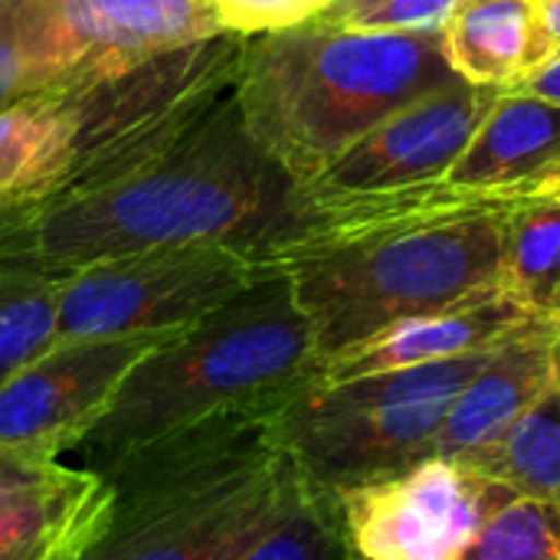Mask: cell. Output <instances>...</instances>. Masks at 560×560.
Segmentation results:
<instances>
[{"label": "cell", "mask_w": 560, "mask_h": 560, "mask_svg": "<svg viewBox=\"0 0 560 560\" xmlns=\"http://www.w3.org/2000/svg\"><path fill=\"white\" fill-rule=\"evenodd\" d=\"M443 39L463 82L509 92L538 62L535 0H459Z\"/></svg>", "instance_id": "obj_15"}, {"label": "cell", "mask_w": 560, "mask_h": 560, "mask_svg": "<svg viewBox=\"0 0 560 560\" xmlns=\"http://www.w3.org/2000/svg\"><path fill=\"white\" fill-rule=\"evenodd\" d=\"M509 92H525V95H538V98H548L560 105V52L538 62L535 69H528Z\"/></svg>", "instance_id": "obj_26"}, {"label": "cell", "mask_w": 560, "mask_h": 560, "mask_svg": "<svg viewBox=\"0 0 560 560\" xmlns=\"http://www.w3.org/2000/svg\"><path fill=\"white\" fill-rule=\"evenodd\" d=\"M505 210L364 233L282 259L279 269L289 272L295 299L312 322L318 361L397 322L505 292Z\"/></svg>", "instance_id": "obj_5"}, {"label": "cell", "mask_w": 560, "mask_h": 560, "mask_svg": "<svg viewBox=\"0 0 560 560\" xmlns=\"http://www.w3.org/2000/svg\"><path fill=\"white\" fill-rule=\"evenodd\" d=\"M69 158V121L49 89L0 108V207L46 200L62 184Z\"/></svg>", "instance_id": "obj_16"}, {"label": "cell", "mask_w": 560, "mask_h": 560, "mask_svg": "<svg viewBox=\"0 0 560 560\" xmlns=\"http://www.w3.org/2000/svg\"><path fill=\"white\" fill-rule=\"evenodd\" d=\"M236 560H361L354 551L338 495L308 476L285 512Z\"/></svg>", "instance_id": "obj_20"}, {"label": "cell", "mask_w": 560, "mask_h": 560, "mask_svg": "<svg viewBox=\"0 0 560 560\" xmlns=\"http://www.w3.org/2000/svg\"><path fill=\"white\" fill-rule=\"evenodd\" d=\"M466 466L502 482L518 499L548 505L560 522V381Z\"/></svg>", "instance_id": "obj_18"}, {"label": "cell", "mask_w": 560, "mask_h": 560, "mask_svg": "<svg viewBox=\"0 0 560 560\" xmlns=\"http://www.w3.org/2000/svg\"><path fill=\"white\" fill-rule=\"evenodd\" d=\"M66 472H69V463L62 459H36V456H23L13 450H0V502L46 489L59 482Z\"/></svg>", "instance_id": "obj_25"}, {"label": "cell", "mask_w": 560, "mask_h": 560, "mask_svg": "<svg viewBox=\"0 0 560 560\" xmlns=\"http://www.w3.org/2000/svg\"><path fill=\"white\" fill-rule=\"evenodd\" d=\"M98 476L108 509L82 560H236L305 479L272 413H226L164 433Z\"/></svg>", "instance_id": "obj_2"}, {"label": "cell", "mask_w": 560, "mask_h": 560, "mask_svg": "<svg viewBox=\"0 0 560 560\" xmlns=\"http://www.w3.org/2000/svg\"><path fill=\"white\" fill-rule=\"evenodd\" d=\"M318 345L285 269L272 266L220 308L148 351L105 417L72 450L92 472L164 433L226 413H279L315 384Z\"/></svg>", "instance_id": "obj_3"}, {"label": "cell", "mask_w": 560, "mask_h": 560, "mask_svg": "<svg viewBox=\"0 0 560 560\" xmlns=\"http://www.w3.org/2000/svg\"><path fill=\"white\" fill-rule=\"evenodd\" d=\"M59 285L62 276L0 259V384L56 345Z\"/></svg>", "instance_id": "obj_19"}, {"label": "cell", "mask_w": 560, "mask_h": 560, "mask_svg": "<svg viewBox=\"0 0 560 560\" xmlns=\"http://www.w3.org/2000/svg\"><path fill=\"white\" fill-rule=\"evenodd\" d=\"M502 289L538 322L560 325V200L522 197L502 213Z\"/></svg>", "instance_id": "obj_17"}, {"label": "cell", "mask_w": 560, "mask_h": 560, "mask_svg": "<svg viewBox=\"0 0 560 560\" xmlns=\"http://www.w3.org/2000/svg\"><path fill=\"white\" fill-rule=\"evenodd\" d=\"M85 551H89V545L85 541H75V545L36 548V551H10V555H0V560H82Z\"/></svg>", "instance_id": "obj_28"}, {"label": "cell", "mask_w": 560, "mask_h": 560, "mask_svg": "<svg viewBox=\"0 0 560 560\" xmlns=\"http://www.w3.org/2000/svg\"><path fill=\"white\" fill-rule=\"evenodd\" d=\"M459 82L443 30L381 33L308 20L246 36L236 102L253 138L302 187L394 112Z\"/></svg>", "instance_id": "obj_4"}, {"label": "cell", "mask_w": 560, "mask_h": 560, "mask_svg": "<svg viewBox=\"0 0 560 560\" xmlns=\"http://www.w3.org/2000/svg\"><path fill=\"white\" fill-rule=\"evenodd\" d=\"M486 358L489 351L312 384L276 413L279 440L295 466L335 495L397 476L436 453L453 400Z\"/></svg>", "instance_id": "obj_6"}, {"label": "cell", "mask_w": 560, "mask_h": 560, "mask_svg": "<svg viewBox=\"0 0 560 560\" xmlns=\"http://www.w3.org/2000/svg\"><path fill=\"white\" fill-rule=\"evenodd\" d=\"M292 197V177L246 128L233 89L131 171L79 194L0 207V259L69 276L128 253L233 243L269 262L289 233Z\"/></svg>", "instance_id": "obj_1"}, {"label": "cell", "mask_w": 560, "mask_h": 560, "mask_svg": "<svg viewBox=\"0 0 560 560\" xmlns=\"http://www.w3.org/2000/svg\"><path fill=\"white\" fill-rule=\"evenodd\" d=\"M535 20H538V62H545L560 52V0H535Z\"/></svg>", "instance_id": "obj_27"}, {"label": "cell", "mask_w": 560, "mask_h": 560, "mask_svg": "<svg viewBox=\"0 0 560 560\" xmlns=\"http://www.w3.org/2000/svg\"><path fill=\"white\" fill-rule=\"evenodd\" d=\"M171 335L56 341L26 361L0 384V450L69 456L105 417L128 371Z\"/></svg>", "instance_id": "obj_10"}, {"label": "cell", "mask_w": 560, "mask_h": 560, "mask_svg": "<svg viewBox=\"0 0 560 560\" xmlns=\"http://www.w3.org/2000/svg\"><path fill=\"white\" fill-rule=\"evenodd\" d=\"M558 164L560 105L525 92H502L446 180L532 197L535 184Z\"/></svg>", "instance_id": "obj_14"}, {"label": "cell", "mask_w": 560, "mask_h": 560, "mask_svg": "<svg viewBox=\"0 0 560 560\" xmlns=\"http://www.w3.org/2000/svg\"><path fill=\"white\" fill-rule=\"evenodd\" d=\"M560 381V325H535L489 351L482 368L453 400L436 453L469 463L525 417Z\"/></svg>", "instance_id": "obj_13"}, {"label": "cell", "mask_w": 560, "mask_h": 560, "mask_svg": "<svg viewBox=\"0 0 560 560\" xmlns=\"http://www.w3.org/2000/svg\"><path fill=\"white\" fill-rule=\"evenodd\" d=\"M459 560H560V522L541 502L512 499Z\"/></svg>", "instance_id": "obj_21"}, {"label": "cell", "mask_w": 560, "mask_h": 560, "mask_svg": "<svg viewBox=\"0 0 560 560\" xmlns=\"http://www.w3.org/2000/svg\"><path fill=\"white\" fill-rule=\"evenodd\" d=\"M535 325H548V322H538L515 299L499 292L472 305H456L446 312L397 322L377 331L374 338L318 361L315 384H335V381L482 354L525 335Z\"/></svg>", "instance_id": "obj_12"}, {"label": "cell", "mask_w": 560, "mask_h": 560, "mask_svg": "<svg viewBox=\"0 0 560 560\" xmlns=\"http://www.w3.org/2000/svg\"><path fill=\"white\" fill-rule=\"evenodd\" d=\"M331 3L335 0H217V13L226 33L266 36L302 26Z\"/></svg>", "instance_id": "obj_23"}, {"label": "cell", "mask_w": 560, "mask_h": 560, "mask_svg": "<svg viewBox=\"0 0 560 560\" xmlns=\"http://www.w3.org/2000/svg\"><path fill=\"white\" fill-rule=\"evenodd\" d=\"M532 197H551V200H560V164L551 167L532 190Z\"/></svg>", "instance_id": "obj_29"}, {"label": "cell", "mask_w": 560, "mask_h": 560, "mask_svg": "<svg viewBox=\"0 0 560 560\" xmlns=\"http://www.w3.org/2000/svg\"><path fill=\"white\" fill-rule=\"evenodd\" d=\"M512 499L518 495L502 482L443 456L338 492L361 560H459Z\"/></svg>", "instance_id": "obj_9"}, {"label": "cell", "mask_w": 560, "mask_h": 560, "mask_svg": "<svg viewBox=\"0 0 560 560\" xmlns=\"http://www.w3.org/2000/svg\"><path fill=\"white\" fill-rule=\"evenodd\" d=\"M272 269L256 249L184 243L102 259L62 276L56 341L171 335Z\"/></svg>", "instance_id": "obj_7"}, {"label": "cell", "mask_w": 560, "mask_h": 560, "mask_svg": "<svg viewBox=\"0 0 560 560\" xmlns=\"http://www.w3.org/2000/svg\"><path fill=\"white\" fill-rule=\"evenodd\" d=\"M499 95L502 89H482L469 82L433 92L394 112L387 121L354 141L328 171L295 190L308 197H335L440 180L466 151Z\"/></svg>", "instance_id": "obj_11"}, {"label": "cell", "mask_w": 560, "mask_h": 560, "mask_svg": "<svg viewBox=\"0 0 560 560\" xmlns=\"http://www.w3.org/2000/svg\"><path fill=\"white\" fill-rule=\"evenodd\" d=\"M226 33L217 0H20L30 95Z\"/></svg>", "instance_id": "obj_8"}, {"label": "cell", "mask_w": 560, "mask_h": 560, "mask_svg": "<svg viewBox=\"0 0 560 560\" xmlns=\"http://www.w3.org/2000/svg\"><path fill=\"white\" fill-rule=\"evenodd\" d=\"M30 95V72L20 43V0H0V108Z\"/></svg>", "instance_id": "obj_24"}, {"label": "cell", "mask_w": 560, "mask_h": 560, "mask_svg": "<svg viewBox=\"0 0 560 560\" xmlns=\"http://www.w3.org/2000/svg\"><path fill=\"white\" fill-rule=\"evenodd\" d=\"M459 0H335L315 20L348 30L381 33H420L443 30Z\"/></svg>", "instance_id": "obj_22"}]
</instances>
